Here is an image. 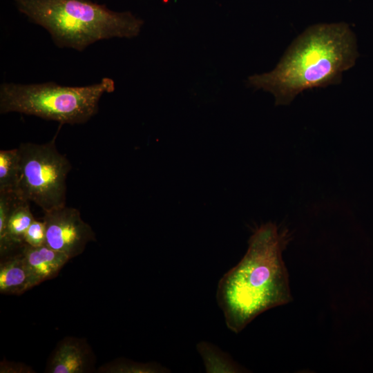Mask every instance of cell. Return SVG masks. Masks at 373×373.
I'll list each match as a JSON object with an SVG mask.
<instances>
[{"mask_svg":"<svg viewBox=\"0 0 373 373\" xmlns=\"http://www.w3.org/2000/svg\"><path fill=\"white\" fill-rule=\"evenodd\" d=\"M21 254L38 285L55 277L70 260L66 254L46 245L32 247L24 244Z\"/></svg>","mask_w":373,"mask_h":373,"instance_id":"cell-8","label":"cell"},{"mask_svg":"<svg viewBox=\"0 0 373 373\" xmlns=\"http://www.w3.org/2000/svg\"><path fill=\"white\" fill-rule=\"evenodd\" d=\"M37 285L21 253L1 263L0 292L1 294L19 295Z\"/></svg>","mask_w":373,"mask_h":373,"instance_id":"cell-10","label":"cell"},{"mask_svg":"<svg viewBox=\"0 0 373 373\" xmlns=\"http://www.w3.org/2000/svg\"><path fill=\"white\" fill-rule=\"evenodd\" d=\"M358 57L347 24L314 25L291 43L273 70L249 77L247 85L273 94L276 106L287 105L305 90L341 83Z\"/></svg>","mask_w":373,"mask_h":373,"instance_id":"cell-2","label":"cell"},{"mask_svg":"<svg viewBox=\"0 0 373 373\" xmlns=\"http://www.w3.org/2000/svg\"><path fill=\"white\" fill-rule=\"evenodd\" d=\"M1 372H32V370L25 365L6 362L4 361L1 364Z\"/></svg>","mask_w":373,"mask_h":373,"instance_id":"cell-15","label":"cell"},{"mask_svg":"<svg viewBox=\"0 0 373 373\" xmlns=\"http://www.w3.org/2000/svg\"><path fill=\"white\" fill-rule=\"evenodd\" d=\"M91 356L86 343L73 338L61 341L49 360L46 372L83 373L90 366Z\"/></svg>","mask_w":373,"mask_h":373,"instance_id":"cell-7","label":"cell"},{"mask_svg":"<svg viewBox=\"0 0 373 373\" xmlns=\"http://www.w3.org/2000/svg\"><path fill=\"white\" fill-rule=\"evenodd\" d=\"M291 236L275 222L257 227L243 257L219 280L216 300L231 332L240 333L260 314L292 300L283 258Z\"/></svg>","mask_w":373,"mask_h":373,"instance_id":"cell-1","label":"cell"},{"mask_svg":"<svg viewBox=\"0 0 373 373\" xmlns=\"http://www.w3.org/2000/svg\"><path fill=\"white\" fill-rule=\"evenodd\" d=\"M35 220L29 202L15 195L8 214L4 236L0 239L1 255L24 245L25 233Z\"/></svg>","mask_w":373,"mask_h":373,"instance_id":"cell-9","label":"cell"},{"mask_svg":"<svg viewBox=\"0 0 373 373\" xmlns=\"http://www.w3.org/2000/svg\"><path fill=\"white\" fill-rule=\"evenodd\" d=\"M20 174L18 148L0 151V192L16 195Z\"/></svg>","mask_w":373,"mask_h":373,"instance_id":"cell-12","label":"cell"},{"mask_svg":"<svg viewBox=\"0 0 373 373\" xmlns=\"http://www.w3.org/2000/svg\"><path fill=\"white\" fill-rule=\"evenodd\" d=\"M54 137L48 142L21 143L19 198L32 202L44 212L66 206V178L72 166L57 149Z\"/></svg>","mask_w":373,"mask_h":373,"instance_id":"cell-5","label":"cell"},{"mask_svg":"<svg viewBox=\"0 0 373 373\" xmlns=\"http://www.w3.org/2000/svg\"><path fill=\"white\" fill-rule=\"evenodd\" d=\"M206 372L208 373H237L247 372L238 364L229 354L224 352L215 345L201 341L197 345Z\"/></svg>","mask_w":373,"mask_h":373,"instance_id":"cell-11","label":"cell"},{"mask_svg":"<svg viewBox=\"0 0 373 373\" xmlns=\"http://www.w3.org/2000/svg\"><path fill=\"white\" fill-rule=\"evenodd\" d=\"M99 372L106 373H163L169 369L155 363H137L126 359H118L102 366Z\"/></svg>","mask_w":373,"mask_h":373,"instance_id":"cell-13","label":"cell"},{"mask_svg":"<svg viewBox=\"0 0 373 373\" xmlns=\"http://www.w3.org/2000/svg\"><path fill=\"white\" fill-rule=\"evenodd\" d=\"M24 244L32 247L46 245V227L44 221L35 220L24 236Z\"/></svg>","mask_w":373,"mask_h":373,"instance_id":"cell-14","label":"cell"},{"mask_svg":"<svg viewBox=\"0 0 373 373\" xmlns=\"http://www.w3.org/2000/svg\"><path fill=\"white\" fill-rule=\"evenodd\" d=\"M114 90L115 82L108 77L84 86H66L52 82L3 83L0 86V113L35 115L61 125L84 124L97 113L101 97Z\"/></svg>","mask_w":373,"mask_h":373,"instance_id":"cell-4","label":"cell"},{"mask_svg":"<svg viewBox=\"0 0 373 373\" xmlns=\"http://www.w3.org/2000/svg\"><path fill=\"white\" fill-rule=\"evenodd\" d=\"M20 12L45 28L59 48L82 51L114 37H137L144 24L131 12H115L90 0H14Z\"/></svg>","mask_w":373,"mask_h":373,"instance_id":"cell-3","label":"cell"},{"mask_svg":"<svg viewBox=\"0 0 373 373\" xmlns=\"http://www.w3.org/2000/svg\"><path fill=\"white\" fill-rule=\"evenodd\" d=\"M46 245L70 259L80 255L88 242L95 241L92 227L75 208L66 206L44 212Z\"/></svg>","mask_w":373,"mask_h":373,"instance_id":"cell-6","label":"cell"}]
</instances>
